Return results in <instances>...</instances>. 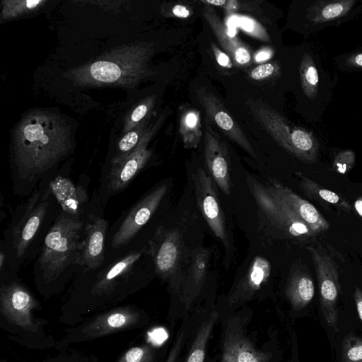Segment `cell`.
<instances>
[{"instance_id": "obj_20", "label": "cell", "mask_w": 362, "mask_h": 362, "mask_svg": "<svg viewBox=\"0 0 362 362\" xmlns=\"http://www.w3.org/2000/svg\"><path fill=\"white\" fill-rule=\"evenodd\" d=\"M37 199V194H35L30 200V204L27 209L26 213L13 230V245L19 257L25 253V250L38 230L46 214L47 202L41 203L32 210V206Z\"/></svg>"}, {"instance_id": "obj_31", "label": "cell", "mask_w": 362, "mask_h": 362, "mask_svg": "<svg viewBox=\"0 0 362 362\" xmlns=\"http://www.w3.org/2000/svg\"><path fill=\"white\" fill-rule=\"evenodd\" d=\"M153 351L148 345L136 346L128 349L117 362H152Z\"/></svg>"}, {"instance_id": "obj_37", "label": "cell", "mask_w": 362, "mask_h": 362, "mask_svg": "<svg viewBox=\"0 0 362 362\" xmlns=\"http://www.w3.org/2000/svg\"><path fill=\"white\" fill-rule=\"evenodd\" d=\"M346 66L351 69H362V50L356 52L346 58Z\"/></svg>"}, {"instance_id": "obj_42", "label": "cell", "mask_w": 362, "mask_h": 362, "mask_svg": "<svg viewBox=\"0 0 362 362\" xmlns=\"http://www.w3.org/2000/svg\"><path fill=\"white\" fill-rule=\"evenodd\" d=\"M201 3L204 5H209L211 6H219V7H225L227 1L226 0H205L201 1Z\"/></svg>"}, {"instance_id": "obj_40", "label": "cell", "mask_w": 362, "mask_h": 362, "mask_svg": "<svg viewBox=\"0 0 362 362\" xmlns=\"http://www.w3.org/2000/svg\"><path fill=\"white\" fill-rule=\"evenodd\" d=\"M274 52L270 47H262L254 55V60L256 63L264 62L272 57Z\"/></svg>"}, {"instance_id": "obj_18", "label": "cell", "mask_w": 362, "mask_h": 362, "mask_svg": "<svg viewBox=\"0 0 362 362\" xmlns=\"http://www.w3.org/2000/svg\"><path fill=\"white\" fill-rule=\"evenodd\" d=\"M271 273V264L265 257L256 256L247 273L232 292L228 303L230 305L245 302L267 281Z\"/></svg>"}, {"instance_id": "obj_36", "label": "cell", "mask_w": 362, "mask_h": 362, "mask_svg": "<svg viewBox=\"0 0 362 362\" xmlns=\"http://www.w3.org/2000/svg\"><path fill=\"white\" fill-rule=\"evenodd\" d=\"M184 339L185 333L179 332L165 362H177Z\"/></svg>"}, {"instance_id": "obj_38", "label": "cell", "mask_w": 362, "mask_h": 362, "mask_svg": "<svg viewBox=\"0 0 362 362\" xmlns=\"http://www.w3.org/2000/svg\"><path fill=\"white\" fill-rule=\"evenodd\" d=\"M152 102L151 99L147 103L141 104L137 106L131 115V120L133 122H137L143 119L148 112Z\"/></svg>"}, {"instance_id": "obj_41", "label": "cell", "mask_w": 362, "mask_h": 362, "mask_svg": "<svg viewBox=\"0 0 362 362\" xmlns=\"http://www.w3.org/2000/svg\"><path fill=\"white\" fill-rule=\"evenodd\" d=\"M354 298L358 313L359 315L360 319L362 320V291L358 287H356Z\"/></svg>"}, {"instance_id": "obj_32", "label": "cell", "mask_w": 362, "mask_h": 362, "mask_svg": "<svg viewBox=\"0 0 362 362\" xmlns=\"http://www.w3.org/2000/svg\"><path fill=\"white\" fill-rule=\"evenodd\" d=\"M280 71L279 64L276 62H266L262 63L253 69L249 73V76L254 81H263L269 78Z\"/></svg>"}, {"instance_id": "obj_4", "label": "cell", "mask_w": 362, "mask_h": 362, "mask_svg": "<svg viewBox=\"0 0 362 362\" xmlns=\"http://www.w3.org/2000/svg\"><path fill=\"white\" fill-rule=\"evenodd\" d=\"M247 182L258 211L274 229L290 238H303L315 234L276 194L270 184H262L252 176L247 177Z\"/></svg>"}, {"instance_id": "obj_21", "label": "cell", "mask_w": 362, "mask_h": 362, "mask_svg": "<svg viewBox=\"0 0 362 362\" xmlns=\"http://www.w3.org/2000/svg\"><path fill=\"white\" fill-rule=\"evenodd\" d=\"M357 3L356 0L317 1L309 6L305 17L314 28L323 24L339 23L347 17Z\"/></svg>"}, {"instance_id": "obj_3", "label": "cell", "mask_w": 362, "mask_h": 362, "mask_svg": "<svg viewBox=\"0 0 362 362\" xmlns=\"http://www.w3.org/2000/svg\"><path fill=\"white\" fill-rule=\"evenodd\" d=\"M82 228L81 221L64 215L59 217L50 228L40 258L47 279L52 280L71 263H77Z\"/></svg>"}, {"instance_id": "obj_6", "label": "cell", "mask_w": 362, "mask_h": 362, "mask_svg": "<svg viewBox=\"0 0 362 362\" xmlns=\"http://www.w3.org/2000/svg\"><path fill=\"white\" fill-rule=\"evenodd\" d=\"M38 303L31 293L23 286L12 283L1 287L0 311L6 321L23 332L34 334L40 329L33 311Z\"/></svg>"}, {"instance_id": "obj_15", "label": "cell", "mask_w": 362, "mask_h": 362, "mask_svg": "<svg viewBox=\"0 0 362 362\" xmlns=\"http://www.w3.org/2000/svg\"><path fill=\"white\" fill-rule=\"evenodd\" d=\"M203 16L214 33L218 42L237 66H247L252 60L249 47L230 34L220 20L213 6L204 5Z\"/></svg>"}, {"instance_id": "obj_33", "label": "cell", "mask_w": 362, "mask_h": 362, "mask_svg": "<svg viewBox=\"0 0 362 362\" xmlns=\"http://www.w3.org/2000/svg\"><path fill=\"white\" fill-rule=\"evenodd\" d=\"M343 357L345 362H362V340L347 339L343 346Z\"/></svg>"}, {"instance_id": "obj_24", "label": "cell", "mask_w": 362, "mask_h": 362, "mask_svg": "<svg viewBox=\"0 0 362 362\" xmlns=\"http://www.w3.org/2000/svg\"><path fill=\"white\" fill-rule=\"evenodd\" d=\"M315 287L310 276L296 271L289 278L286 294L293 308L299 310L305 307L313 298Z\"/></svg>"}, {"instance_id": "obj_23", "label": "cell", "mask_w": 362, "mask_h": 362, "mask_svg": "<svg viewBox=\"0 0 362 362\" xmlns=\"http://www.w3.org/2000/svg\"><path fill=\"white\" fill-rule=\"evenodd\" d=\"M142 252L132 251L112 264L101 278H99L92 289L95 294H109L119 279L128 274L134 264L140 258Z\"/></svg>"}, {"instance_id": "obj_26", "label": "cell", "mask_w": 362, "mask_h": 362, "mask_svg": "<svg viewBox=\"0 0 362 362\" xmlns=\"http://www.w3.org/2000/svg\"><path fill=\"white\" fill-rule=\"evenodd\" d=\"M296 176L300 180V188L310 197L336 205L344 210L351 209L349 202L339 194L320 186L300 173H296Z\"/></svg>"}, {"instance_id": "obj_43", "label": "cell", "mask_w": 362, "mask_h": 362, "mask_svg": "<svg viewBox=\"0 0 362 362\" xmlns=\"http://www.w3.org/2000/svg\"><path fill=\"white\" fill-rule=\"evenodd\" d=\"M354 208L358 215L362 217V197L356 200L354 203Z\"/></svg>"}, {"instance_id": "obj_27", "label": "cell", "mask_w": 362, "mask_h": 362, "mask_svg": "<svg viewBox=\"0 0 362 362\" xmlns=\"http://www.w3.org/2000/svg\"><path fill=\"white\" fill-rule=\"evenodd\" d=\"M218 319L216 312H212L199 328L185 362H204L206 344Z\"/></svg>"}, {"instance_id": "obj_11", "label": "cell", "mask_w": 362, "mask_h": 362, "mask_svg": "<svg viewBox=\"0 0 362 362\" xmlns=\"http://www.w3.org/2000/svg\"><path fill=\"white\" fill-rule=\"evenodd\" d=\"M166 192V185L158 186L130 211L112 239L114 248L129 243L141 229L158 207Z\"/></svg>"}, {"instance_id": "obj_1", "label": "cell", "mask_w": 362, "mask_h": 362, "mask_svg": "<svg viewBox=\"0 0 362 362\" xmlns=\"http://www.w3.org/2000/svg\"><path fill=\"white\" fill-rule=\"evenodd\" d=\"M70 148L67 126L47 112L30 114L15 134V159L21 177L29 179L46 171Z\"/></svg>"}, {"instance_id": "obj_29", "label": "cell", "mask_w": 362, "mask_h": 362, "mask_svg": "<svg viewBox=\"0 0 362 362\" xmlns=\"http://www.w3.org/2000/svg\"><path fill=\"white\" fill-rule=\"evenodd\" d=\"M92 77L100 82L111 83L117 81L121 76L122 71L119 66L110 61H98L90 68Z\"/></svg>"}, {"instance_id": "obj_28", "label": "cell", "mask_w": 362, "mask_h": 362, "mask_svg": "<svg viewBox=\"0 0 362 362\" xmlns=\"http://www.w3.org/2000/svg\"><path fill=\"white\" fill-rule=\"evenodd\" d=\"M300 78L303 91L305 96L314 99L319 90V74L310 56L305 53L300 61Z\"/></svg>"}, {"instance_id": "obj_30", "label": "cell", "mask_w": 362, "mask_h": 362, "mask_svg": "<svg viewBox=\"0 0 362 362\" xmlns=\"http://www.w3.org/2000/svg\"><path fill=\"white\" fill-rule=\"evenodd\" d=\"M236 23L247 35L262 41H270L265 28L255 19L247 16H236Z\"/></svg>"}, {"instance_id": "obj_10", "label": "cell", "mask_w": 362, "mask_h": 362, "mask_svg": "<svg viewBox=\"0 0 362 362\" xmlns=\"http://www.w3.org/2000/svg\"><path fill=\"white\" fill-rule=\"evenodd\" d=\"M197 98L211 120L228 138L252 157L256 153L242 128L228 112L221 101L205 88L196 89Z\"/></svg>"}, {"instance_id": "obj_12", "label": "cell", "mask_w": 362, "mask_h": 362, "mask_svg": "<svg viewBox=\"0 0 362 362\" xmlns=\"http://www.w3.org/2000/svg\"><path fill=\"white\" fill-rule=\"evenodd\" d=\"M180 233L163 226L157 228L149 241L151 254L156 273L163 278L172 276L177 268L181 255L182 241Z\"/></svg>"}, {"instance_id": "obj_34", "label": "cell", "mask_w": 362, "mask_h": 362, "mask_svg": "<svg viewBox=\"0 0 362 362\" xmlns=\"http://www.w3.org/2000/svg\"><path fill=\"white\" fill-rule=\"evenodd\" d=\"M355 155L351 151L340 152L335 158L333 163V169L338 173L345 174L354 166Z\"/></svg>"}, {"instance_id": "obj_16", "label": "cell", "mask_w": 362, "mask_h": 362, "mask_svg": "<svg viewBox=\"0 0 362 362\" xmlns=\"http://www.w3.org/2000/svg\"><path fill=\"white\" fill-rule=\"evenodd\" d=\"M151 135V133L145 135L131 153L119 163L113 164L109 175V189H122L144 168L151 156V151L146 148Z\"/></svg>"}, {"instance_id": "obj_2", "label": "cell", "mask_w": 362, "mask_h": 362, "mask_svg": "<svg viewBox=\"0 0 362 362\" xmlns=\"http://www.w3.org/2000/svg\"><path fill=\"white\" fill-rule=\"evenodd\" d=\"M247 105L255 119L281 146L305 163L316 161L318 144L310 132L291 125L259 100H250Z\"/></svg>"}, {"instance_id": "obj_25", "label": "cell", "mask_w": 362, "mask_h": 362, "mask_svg": "<svg viewBox=\"0 0 362 362\" xmlns=\"http://www.w3.org/2000/svg\"><path fill=\"white\" fill-rule=\"evenodd\" d=\"M179 133L185 148L198 146L203 136L201 115L198 110L185 105L180 108Z\"/></svg>"}, {"instance_id": "obj_8", "label": "cell", "mask_w": 362, "mask_h": 362, "mask_svg": "<svg viewBox=\"0 0 362 362\" xmlns=\"http://www.w3.org/2000/svg\"><path fill=\"white\" fill-rule=\"evenodd\" d=\"M319 284L323 313L329 323H335V305L339 294V273L331 257L313 246H308Z\"/></svg>"}, {"instance_id": "obj_22", "label": "cell", "mask_w": 362, "mask_h": 362, "mask_svg": "<svg viewBox=\"0 0 362 362\" xmlns=\"http://www.w3.org/2000/svg\"><path fill=\"white\" fill-rule=\"evenodd\" d=\"M51 190L63 210L71 215L81 213L86 200V193L81 187H76L69 179L57 176L49 183Z\"/></svg>"}, {"instance_id": "obj_35", "label": "cell", "mask_w": 362, "mask_h": 362, "mask_svg": "<svg viewBox=\"0 0 362 362\" xmlns=\"http://www.w3.org/2000/svg\"><path fill=\"white\" fill-rule=\"evenodd\" d=\"M211 49L214 53L216 62L222 67L226 69H231L233 62L230 56L222 51L215 43L211 42Z\"/></svg>"}, {"instance_id": "obj_44", "label": "cell", "mask_w": 362, "mask_h": 362, "mask_svg": "<svg viewBox=\"0 0 362 362\" xmlns=\"http://www.w3.org/2000/svg\"><path fill=\"white\" fill-rule=\"evenodd\" d=\"M4 260H5V255H4V252L1 251V252H0V269H2V267H3V264H4Z\"/></svg>"}, {"instance_id": "obj_39", "label": "cell", "mask_w": 362, "mask_h": 362, "mask_svg": "<svg viewBox=\"0 0 362 362\" xmlns=\"http://www.w3.org/2000/svg\"><path fill=\"white\" fill-rule=\"evenodd\" d=\"M170 13L179 18H187L192 15V11L185 5L177 4L171 8Z\"/></svg>"}, {"instance_id": "obj_7", "label": "cell", "mask_w": 362, "mask_h": 362, "mask_svg": "<svg viewBox=\"0 0 362 362\" xmlns=\"http://www.w3.org/2000/svg\"><path fill=\"white\" fill-rule=\"evenodd\" d=\"M197 204L202 216L214 234L228 247L224 214L221 207L213 179L202 168L194 176Z\"/></svg>"}, {"instance_id": "obj_5", "label": "cell", "mask_w": 362, "mask_h": 362, "mask_svg": "<svg viewBox=\"0 0 362 362\" xmlns=\"http://www.w3.org/2000/svg\"><path fill=\"white\" fill-rule=\"evenodd\" d=\"M141 314L132 307H122L97 315L88 322L73 329L65 341L78 342L93 340L107 334L135 327L141 322Z\"/></svg>"}, {"instance_id": "obj_17", "label": "cell", "mask_w": 362, "mask_h": 362, "mask_svg": "<svg viewBox=\"0 0 362 362\" xmlns=\"http://www.w3.org/2000/svg\"><path fill=\"white\" fill-rule=\"evenodd\" d=\"M270 185L291 209L303 220L315 233L325 231L329 228V222L308 201L303 199L292 189L276 180H272Z\"/></svg>"}, {"instance_id": "obj_9", "label": "cell", "mask_w": 362, "mask_h": 362, "mask_svg": "<svg viewBox=\"0 0 362 362\" xmlns=\"http://www.w3.org/2000/svg\"><path fill=\"white\" fill-rule=\"evenodd\" d=\"M272 354L258 349L236 318L228 321L224 332L220 362H270Z\"/></svg>"}, {"instance_id": "obj_13", "label": "cell", "mask_w": 362, "mask_h": 362, "mask_svg": "<svg viewBox=\"0 0 362 362\" xmlns=\"http://www.w3.org/2000/svg\"><path fill=\"white\" fill-rule=\"evenodd\" d=\"M204 140V157L209 175L226 195H230L231 179L227 148L209 123H206Z\"/></svg>"}, {"instance_id": "obj_14", "label": "cell", "mask_w": 362, "mask_h": 362, "mask_svg": "<svg viewBox=\"0 0 362 362\" xmlns=\"http://www.w3.org/2000/svg\"><path fill=\"white\" fill-rule=\"evenodd\" d=\"M107 222L101 217L90 216L85 228L86 237L81 242L77 263L86 269H94L104 262V240Z\"/></svg>"}, {"instance_id": "obj_19", "label": "cell", "mask_w": 362, "mask_h": 362, "mask_svg": "<svg viewBox=\"0 0 362 362\" xmlns=\"http://www.w3.org/2000/svg\"><path fill=\"white\" fill-rule=\"evenodd\" d=\"M209 259V251L206 248L198 247L192 253L191 264L182 286V300L187 310L201 291L206 276Z\"/></svg>"}]
</instances>
